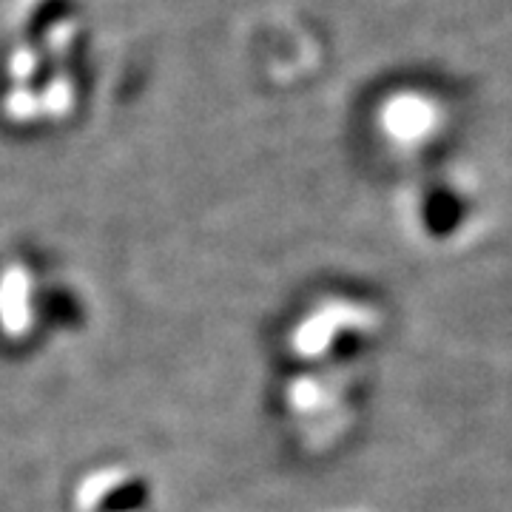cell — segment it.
Instances as JSON below:
<instances>
[{"instance_id": "2", "label": "cell", "mask_w": 512, "mask_h": 512, "mask_svg": "<svg viewBox=\"0 0 512 512\" xmlns=\"http://www.w3.org/2000/svg\"><path fill=\"white\" fill-rule=\"evenodd\" d=\"M453 180H439L424 185L407 197L404 205V225L407 231L427 245H447L458 239V234L470 231L478 217L476 200L461 188L450 185Z\"/></svg>"}, {"instance_id": "3", "label": "cell", "mask_w": 512, "mask_h": 512, "mask_svg": "<svg viewBox=\"0 0 512 512\" xmlns=\"http://www.w3.org/2000/svg\"><path fill=\"white\" fill-rule=\"evenodd\" d=\"M444 126L439 100L421 92L393 94L379 109V131L390 146L419 151L436 140Z\"/></svg>"}, {"instance_id": "1", "label": "cell", "mask_w": 512, "mask_h": 512, "mask_svg": "<svg viewBox=\"0 0 512 512\" xmlns=\"http://www.w3.org/2000/svg\"><path fill=\"white\" fill-rule=\"evenodd\" d=\"M384 322L376 305L356 293H325L293 316L285 348L302 370L345 373L376 345Z\"/></svg>"}]
</instances>
